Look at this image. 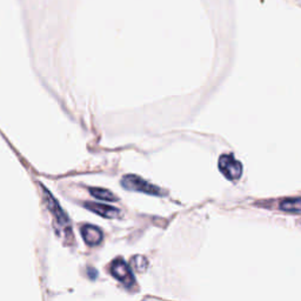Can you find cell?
<instances>
[{
  "label": "cell",
  "mask_w": 301,
  "mask_h": 301,
  "mask_svg": "<svg viewBox=\"0 0 301 301\" xmlns=\"http://www.w3.org/2000/svg\"><path fill=\"white\" fill-rule=\"evenodd\" d=\"M86 208H89L90 211H92L97 214L105 217V218H117L120 212L119 209L112 207V206L107 205H101V204H96V203H86Z\"/></svg>",
  "instance_id": "5"
},
{
  "label": "cell",
  "mask_w": 301,
  "mask_h": 301,
  "mask_svg": "<svg viewBox=\"0 0 301 301\" xmlns=\"http://www.w3.org/2000/svg\"><path fill=\"white\" fill-rule=\"evenodd\" d=\"M91 194L94 198H97V199H100V200H106V201H117L118 198L114 196L112 192L107 191V189H104V188H91L90 189Z\"/></svg>",
  "instance_id": "8"
},
{
  "label": "cell",
  "mask_w": 301,
  "mask_h": 301,
  "mask_svg": "<svg viewBox=\"0 0 301 301\" xmlns=\"http://www.w3.org/2000/svg\"><path fill=\"white\" fill-rule=\"evenodd\" d=\"M45 199L47 206H49L51 212L53 213V216L55 219H57L58 224L64 228H69V220H67V217L65 216V213L62 212V209L60 208V206L53 199V197L51 196L49 192H45Z\"/></svg>",
  "instance_id": "4"
},
{
  "label": "cell",
  "mask_w": 301,
  "mask_h": 301,
  "mask_svg": "<svg viewBox=\"0 0 301 301\" xmlns=\"http://www.w3.org/2000/svg\"><path fill=\"white\" fill-rule=\"evenodd\" d=\"M220 171L229 180H236L243 173V165L233 156H223L219 160Z\"/></svg>",
  "instance_id": "2"
},
{
  "label": "cell",
  "mask_w": 301,
  "mask_h": 301,
  "mask_svg": "<svg viewBox=\"0 0 301 301\" xmlns=\"http://www.w3.org/2000/svg\"><path fill=\"white\" fill-rule=\"evenodd\" d=\"M81 234L84 236V240L89 245H98L102 240V233L99 228L94 226L86 225L81 228Z\"/></svg>",
  "instance_id": "6"
},
{
  "label": "cell",
  "mask_w": 301,
  "mask_h": 301,
  "mask_svg": "<svg viewBox=\"0 0 301 301\" xmlns=\"http://www.w3.org/2000/svg\"><path fill=\"white\" fill-rule=\"evenodd\" d=\"M111 271H112L114 278H117L125 286L131 287L134 284V276L132 272H131L127 264L122 259H117L114 261L112 264V267H111Z\"/></svg>",
  "instance_id": "3"
},
{
  "label": "cell",
  "mask_w": 301,
  "mask_h": 301,
  "mask_svg": "<svg viewBox=\"0 0 301 301\" xmlns=\"http://www.w3.org/2000/svg\"><path fill=\"white\" fill-rule=\"evenodd\" d=\"M280 209L285 212L301 213V198H288L280 203Z\"/></svg>",
  "instance_id": "7"
},
{
  "label": "cell",
  "mask_w": 301,
  "mask_h": 301,
  "mask_svg": "<svg viewBox=\"0 0 301 301\" xmlns=\"http://www.w3.org/2000/svg\"><path fill=\"white\" fill-rule=\"evenodd\" d=\"M122 186L127 189H132V191H139L147 194H153V196H161L162 192L159 189V187L149 184L148 181L141 179L140 177L137 176H126L121 181Z\"/></svg>",
  "instance_id": "1"
}]
</instances>
